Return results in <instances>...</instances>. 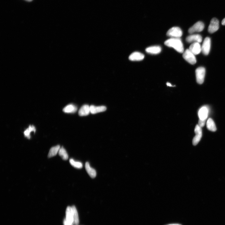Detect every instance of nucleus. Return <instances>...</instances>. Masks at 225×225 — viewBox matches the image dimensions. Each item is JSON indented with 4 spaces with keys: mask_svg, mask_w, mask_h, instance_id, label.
Instances as JSON below:
<instances>
[{
    "mask_svg": "<svg viewBox=\"0 0 225 225\" xmlns=\"http://www.w3.org/2000/svg\"><path fill=\"white\" fill-rule=\"evenodd\" d=\"M73 210V224L74 225H78L79 220L78 214L77 209L75 206H72Z\"/></svg>",
    "mask_w": 225,
    "mask_h": 225,
    "instance_id": "412c9836",
    "label": "nucleus"
},
{
    "mask_svg": "<svg viewBox=\"0 0 225 225\" xmlns=\"http://www.w3.org/2000/svg\"><path fill=\"white\" fill-rule=\"evenodd\" d=\"M166 85L168 86L169 87H172L173 86H172V85L170 83H169V82H167L166 83Z\"/></svg>",
    "mask_w": 225,
    "mask_h": 225,
    "instance_id": "bb28decb",
    "label": "nucleus"
},
{
    "mask_svg": "<svg viewBox=\"0 0 225 225\" xmlns=\"http://www.w3.org/2000/svg\"><path fill=\"white\" fill-rule=\"evenodd\" d=\"M206 70L203 67H199L196 69V81L199 84H202L204 81Z\"/></svg>",
    "mask_w": 225,
    "mask_h": 225,
    "instance_id": "f03ea898",
    "label": "nucleus"
},
{
    "mask_svg": "<svg viewBox=\"0 0 225 225\" xmlns=\"http://www.w3.org/2000/svg\"><path fill=\"white\" fill-rule=\"evenodd\" d=\"M183 57L185 61L191 64L194 65L196 63V59L195 55L189 49L185 50L183 53Z\"/></svg>",
    "mask_w": 225,
    "mask_h": 225,
    "instance_id": "7ed1b4c3",
    "label": "nucleus"
},
{
    "mask_svg": "<svg viewBox=\"0 0 225 225\" xmlns=\"http://www.w3.org/2000/svg\"><path fill=\"white\" fill-rule=\"evenodd\" d=\"M85 168L88 174L91 178H94L96 177L97 173L95 170L91 166L88 162L86 163Z\"/></svg>",
    "mask_w": 225,
    "mask_h": 225,
    "instance_id": "f3484780",
    "label": "nucleus"
},
{
    "mask_svg": "<svg viewBox=\"0 0 225 225\" xmlns=\"http://www.w3.org/2000/svg\"><path fill=\"white\" fill-rule=\"evenodd\" d=\"M209 113V109L205 106L201 108L198 112V116L199 119L206 120Z\"/></svg>",
    "mask_w": 225,
    "mask_h": 225,
    "instance_id": "f8f14e48",
    "label": "nucleus"
},
{
    "mask_svg": "<svg viewBox=\"0 0 225 225\" xmlns=\"http://www.w3.org/2000/svg\"><path fill=\"white\" fill-rule=\"evenodd\" d=\"M145 58L144 55L138 52H134L130 55L129 59L132 61H140L143 60Z\"/></svg>",
    "mask_w": 225,
    "mask_h": 225,
    "instance_id": "ddd939ff",
    "label": "nucleus"
},
{
    "mask_svg": "<svg viewBox=\"0 0 225 225\" xmlns=\"http://www.w3.org/2000/svg\"><path fill=\"white\" fill-rule=\"evenodd\" d=\"M167 225H182L179 224H169Z\"/></svg>",
    "mask_w": 225,
    "mask_h": 225,
    "instance_id": "c85d7f7f",
    "label": "nucleus"
},
{
    "mask_svg": "<svg viewBox=\"0 0 225 225\" xmlns=\"http://www.w3.org/2000/svg\"><path fill=\"white\" fill-rule=\"evenodd\" d=\"M162 49L159 46H154L150 47L146 49L147 53L153 54H159L161 52Z\"/></svg>",
    "mask_w": 225,
    "mask_h": 225,
    "instance_id": "2eb2a0df",
    "label": "nucleus"
},
{
    "mask_svg": "<svg viewBox=\"0 0 225 225\" xmlns=\"http://www.w3.org/2000/svg\"><path fill=\"white\" fill-rule=\"evenodd\" d=\"M189 50L194 55H198L201 52V47L199 43L194 42L189 46Z\"/></svg>",
    "mask_w": 225,
    "mask_h": 225,
    "instance_id": "9d476101",
    "label": "nucleus"
},
{
    "mask_svg": "<svg viewBox=\"0 0 225 225\" xmlns=\"http://www.w3.org/2000/svg\"><path fill=\"white\" fill-rule=\"evenodd\" d=\"M77 108L73 104H69L67 105L63 109V111L65 113H72L76 112Z\"/></svg>",
    "mask_w": 225,
    "mask_h": 225,
    "instance_id": "a211bd4d",
    "label": "nucleus"
},
{
    "mask_svg": "<svg viewBox=\"0 0 225 225\" xmlns=\"http://www.w3.org/2000/svg\"><path fill=\"white\" fill-rule=\"evenodd\" d=\"M58 154L63 160H67L68 159V155L65 148L63 147L59 149Z\"/></svg>",
    "mask_w": 225,
    "mask_h": 225,
    "instance_id": "4be33fe9",
    "label": "nucleus"
},
{
    "mask_svg": "<svg viewBox=\"0 0 225 225\" xmlns=\"http://www.w3.org/2000/svg\"><path fill=\"white\" fill-rule=\"evenodd\" d=\"M36 131L35 127L33 125H29V128L25 130L24 132L25 136L28 139L30 138V133L32 132H35Z\"/></svg>",
    "mask_w": 225,
    "mask_h": 225,
    "instance_id": "5701e85b",
    "label": "nucleus"
},
{
    "mask_svg": "<svg viewBox=\"0 0 225 225\" xmlns=\"http://www.w3.org/2000/svg\"><path fill=\"white\" fill-rule=\"evenodd\" d=\"M90 113V106L88 104H84L79 109V114L81 116H86L88 115Z\"/></svg>",
    "mask_w": 225,
    "mask_h": 225,
    "instance_id": "4468645a",
    "label": "nucleus"
},
{
    "mask_svg": "<svg viewBox=\"0 0 225 225\" xmlns=\"http://www.w3.org/2000/svg\"><path fill=\"white\" fill-rule=\"evenodd\" d=\"M204 28V24L203 22L199 21L190 27L189 29L188 32L190 34H192L196 32H201L203 30Z\"/></svg>",
    "mask_w": 225,
    "mask_h": 225,
    "instance_id": "0eeeda50",
    "label": "nucleus"
},
{
    "mask_svg": "<svg viewBox=\"0 0 225 225\" xmlns=\"http://www.w3.org/2000/svg\"><path fill=\"white\" fill-rule=\"evenodd\" d=\"M167 35L171 38H180L183 35L181 29L179 27H173L170 29L167 33Z\"/></svg>",
    "mask_w": 225,
    "mask_h": 225,
    "instance_id": "20e7f679",
    "label": "nucleus"
},
{
    "mask_svg": "<svg viewBox=\"0 0 225 225\" xmlns=\"http://www.w3.org/2000/svg\"><path fill=\"white\" fill-rule=\"evenodd\" d=\"M186 41L188 43H190L192 42H198L201 43L202 41V36L199 34H195L190 35L186 38Z\"/></svg>",
    "mask_w": 225,
    "mask_h": 225,
    "instance_id": "9b49d317",
    "label": "nucleus"
},
{
    "mask_svg": "<svg viewBox=\"0 0 225 225\" xmlns=\"http://www.w3.org/2000/svg\"><path fill=\"white\" fill-rule=\"evenodd\" d=\"M107 109V107L104 106L96 107L94 105H91L90 106L91 113L92 114L104 112Z\"/></svg>",
    "mask_w": 225,
    "mask_h": 225,
    "instance_id": "dca6fc26",
    "label": "nucleus"
},
{
    "mask_svg": "<svg viewBox=\"0 0 225 225\" xmlns=\"http://www.w3.org/2000/svg\"><path fill=\"white\" fill-rule=\"evenodd\" d=\"M164 44L174 49L178 52L182 53L184 52L183 45L180 38H171L165 41Z\"/></svg>",
    "mask_w": 225,
    "mask_h": 225,
    "instance_id": "f257e3e1",
    "label": "nucleus"
},
{
    "mask_svg": "<svg viewBox=\"0 0 225 225\" xmlns=\"http://www.w3.org/2000/svg\"><path fill=\"white\" fill-rule=\"evenodd\" d=\"M60 148V146L59 145H57L51 148L49 153L48 157L51 158L56 155Z\"/></svg>",
    "mask_w": 225,
    "mask_h": 225,
    "instance_id": "aec40b11",
    "label": "nucleus"
},
{
    "mask_svg": "<svg viewBox=\"0 0 225 225\" xmlns=\"http://www.w3.org/2000/svg\"><path fill=\"white\" fill-rule=\"evenodd\" d=\"M207 127L208 129L212 132H215L217 130L215 123L211 118H209L207 122Z\"/></svg>",
    "mask_w": 225,
    "mask_h": 225,
    "instance_id": "6ab92c4d",
    "label": "nucleus"
},
{
    "mask_svg": "<svg viewBox=\"0 0 225 225\" xmlns=\"http://www.w3.org/2000/svg\"><path fill=\"white\" fill-rule=\"evenodd\" d=\"M70 164L74 167L78 169H81L83 167V164L79 161H75L73 159H71L70 160Z\"/></svg>",
    "mask_w": 225,
    "mask_h": 225,
    "instance_id": "b1692460",
    "label": "nucleus"
},
{
    "mask_svg": "<svg viewBox=\"0 0 225 225\" xmlns=\"http://www.w3.org/2000/svg\"><path fill=\"white\" fill-rule=\"evenodd\" d=\"M25 1H26L28 2H31L33 1V0H25Z\"/></svg>",
    "mask_w": 225,
    "mask_h": 225,
    "instance_id": "c756f323",
    "label": "nucleus"
},
{
    "mask_svg": "<svg viewBox=\"0 0 225 225\" xmlns=\"http://www.w3.org/2000/svg\"><path fill=\"white\" fill-rule=\"evenodd\" d=\"M63 225H72L70 224L66 221V220L65 219L63 222Z\"/></svg>",
    "mask_w": 225,
    "mask_h": 225,
    "instance_id": "a878e982",
    "label": "nucleus"
},
{
    "mask_svg": "<svg viewBox=\"0 0 225 225\" xmlns=\"http://www.w3.org/2000/svg\"><path fill=\"white\" fill-rule=\"evenodd\" d=\"M206 121L205 120H202L200 119H199V125L200 126L201 128H202L204 126L205 124V122H206Z\"/></svg>",
    "mask_w": 225,
    "mask_h": 225,
    "instance_id": "393cba45",
    "label": "nucleus"
},
{
    "mask_svg": "<svg viewBox=\"0 0 225 225\" xmlns=\"http://www.w3.org/2000/svg\"><path fill=\"white\" fill-rule=\"evenodd\" d=\"M222 24L223 25H225V18H224L222 20Z\"/></svg>",
    "mask_w": 225,
    "mask_h": 225,
    "instance_id": "cd10ccee",
    "label": "nucleus"
},
{
    "mask_svg": "<svg viewBox=\"0 0 225 225\" xmlns=\"http://www.w3.org/2000/svg\"><path fill=\"white\" fill-rule=\"evenodd\" d=\"M219 28V22L218 20L216 18L212 19L211 20L209 25L208 31L211 33H213L217 31Z\"/></svg>",
    "mask_w": 225,
    "mask_h": 225,
    "instance_id": "6e6552de",
    "label": "nucleus"
},
{
    "mask_svg": "<svg viewBox=\"0 0 225 225\" xmlns=\"http://www.w3.org/2000/svg\"><path fill=\"white\" fill-rule=\"evenodd\" d=\"M211 47V40L209 37H206L204 40L201 47V52L202 53L207 56L209 54Z\"/></svg>",
    "mask_w": 225,
    "mask_h": 225,
    "instance_id": "423d86ee",
    "label": "nucleus"
},
{
    "mask_svg": "<svg viewBox=\"0 0 225 225\" xmlns=\"http://www.w3.org/2000/svg\"><path fill=\"white\" fill-rule=\"evenodd\" d=\"M66 221L72 225H74L73 210L72 207L68 206L66 210V218L65 219Z\"/></svg>",
    "mask_w": 225,
    "mask_h": 225,
    "instance_id": "1a4fd4ad",
    "label": "nucleus"
},
{
    "mask_svg": "<svg viewBox=\"0 0 225 225\" xmlns=\"http://www.w3.org/2000/svg\"><path fill=\"white\" fill-rule=\"evenodd\" d=\"M195 133L196 135L193 139V144L194 146H196L201 141L202 136V128L199 125H197L194 130Z\"/></svg>",
    "mask_w": 225,
    "mask_h": 225,
    "instance_id": "39448f33",
    "label": "nucleus"
}]
</instances>
